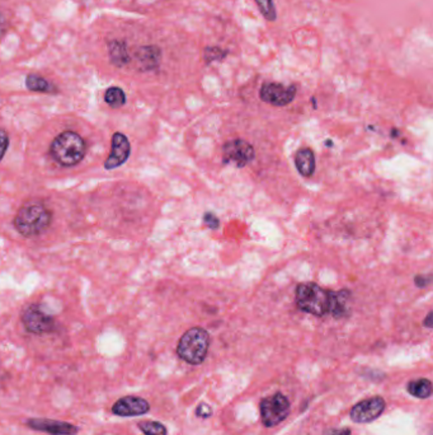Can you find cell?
I'll list each match as a JSON object with an SVG mask.
<instances>
[{
    "label": "cell",
    "instance_id": "obj_1",
    "mask_svg": "<svg viewBox=\"0 0 433 435\" xmlns=\"http://www.w3.org/2000/svg\"><path fill=\"white\" fill-rule=\"evenodd\" d=\"M52 220L51 211L40 203L22 206L14 218V227L23 237H35L45 232Z\"/></svg>",
    "mask_w": 433,
    "mask_h": 435
},
{
    "label": "cell",
    "instance_id": "obj_2",
    "mask_svg": "<svg viewBox=\"0 0 433 435\" xmlns=\"http://www.w3.org/2000/svg\"><path fill=\"white\" fill-rule=\"evenodd\" d=\"M85 150V141L74 131H64L57 135L50 147L52 158L64 167H73L83 161Z\"/></svg>",
    "mask_w": 433,
    "mask_h": 435
},
{
    "label": "cell",
    "instance_id": "obj_3",
    "mask_svg": "<svg viewBox=\"0 0 433 435\" xmlns=\"http://www.w3.org/2000/svg\"><path fill=\"white\" fill-rule=\"evenodd\" d=\"M296 303L302 312L318 317L325 316L330 308V292L315 283H302L296 289Z\"/></svg>",
    "mask_w": 433,
    "mask_h": 435
},
{
    "label": "cell",
    "instance_id": "obj_4",
    "mask_svg": "<svg viewBox=\"0 0 433 435\" xmlns=\"http://www.w3.org/2000/svg\"><path fill=\"white\" fill-rule=\"evenodd\" d=\"M209 345L207 331L201 327H193L181 337L177 346V354L189 364H200L206 358Z\"/></svg>",
    "mask_w": 433,
    "mask_h": 435
},
{
    "label": "cell",
    "instance_id": "obj_5",
    "mask_svg": "<svg viewBox=\"0 0 433 435\" xmlns=\"http://www.w3.org/2000/svg\"><path fill=\"white\" fill-rule=\"evenodd\" d=\"M22 323L28 332L35 335L50 334L55 330V318L42 308L40 304H31L22 313Z\"/></svg>",
    "mask_w": 433,
    "mask_h": 435
},
{
    "label": "cell",
    "instance_id": "obj_6",
    "mask_svg": "<svg viewBox=\"0 0 433 435\" xmlns=\"http://www.w3.org/2000/svg\"><path fill=\"white\" fill-rule=\"evenodd\" d=\"M290 411V402L281 393L267 397L260 404V415L265 427H274L286 419Z\"/></svg>",
    "mask_w": 433,
    "mask_h": 435
},
{
    "label": "cell",
    "instance_id": "obj_7",
    "mask_svg": "<svg viewBox=\"0 0 433 435\" xmlns=\"http://www.w3.org/2000/svg\"><path fill=\"white\" fill-rule=\"evenodd\" d=\"M296 85H284L279 83H265L260 87L259 99L265 104L284 107L291 104L296 96Z\"/></svg>",
    "mask_w": 433,
    "mask_h": 435
},
{
    "label": "cell",
    "instance_id": "obj_8",
    "mask_svg": "<svg viewBox=\"0 0 433 435\" xmlns=\"http://www.w3.org/2000/svg\"><path fill=\"white\" fill-rule=\"evenodd\" d=\"M225 162L235 163L237 169H243L254 158V148L242 139L228 141L223 149Z\"/></svg>",
    "mask_w": 433,
    "mask_h": 435
},
{
    "label": "cell",
    "instance_id": "obj_9",
    "mask_svg": "<svg viewBox=\"0 0 433 435\" xmlns=\"http://www.w3.org/2000/svg\"><path fill=\"white\" fill-rule=\"evenodd\" d=\"M385 401L381 397H372L358 402L352 407L349 416L355 422H370L377 419L384 411Z\"/></svg>",
    "mask_w": 433,
    "mask_h": 435
},
{
    "label": "cell",
    "instance_id": "obj_10",
    "mask_svg": "<svg viewBox=\"0 0 433 435\" xmlns=\"http://www.w3.org/2000/svg\"><path fill=\"white\" fill-rule=\"evenodd\" d=\"M130 153H131V147L125 134H113L111 153L105 162V169H115L122 166L129 159Z\"/></svg>",
    "mask_w": 433,
    "mask_h": 435
},
{
    "label": "cell",
    "instance_id": "obj_11",
    "mask_svg": "<svg viewBox=\"0 0 433 435\" xmlns=\"http://www.w3.org/2000/svg\"><path fill=\"white\" fill-rule=\"evenodd\" d=\"M27 425L34 430L43 432L50 435H77L78 428L69 422L50 420V419H29Z\"/></svg>",
    "mask_w": 433,
    "mask_h": 435
},
{
    "label": "cell",
    "instance_id": "obj_12",
    "mask_svg": "<svg viewBox=\"0 0 433 435\" xmlns=\"http://www.w3.org/2000/svg\"><path fill=\"white\" fill-rule=\"evenodd\" d=\"M150 406L147 404V401L135 396H127L124 399H119L113 407H112V413L124 418H130V416H139L149 413Z\"/></svg>",
    "mask_w": 433,
    "mask_h": 435
},
{
    "label": "cell",
    "instance_id": "obj_13",
    "mask_svg": "<svg viewBox=\"0 0 433 435\" xmlns=\"http://www.w3.org/2000/svg\"><path fill=\"white\" fill-rule=\"evenodd\" d=\"M136 59L142 71H154L161 64V49L156 46H142L138 50Z\"/></svg>",
    "mask_w": 433,
    "mask_h": 435
},
{
    "label": "cell",
    "instance_id": "obj_14",
    "mask_svg": "<svg viewBox=\"0 0 433 435\" xmlns=\"http://www.w3.org/2000/svg\"><path fill=\"white\" fill-rule=\"evenodd\" d=\"M295 164L299 173L304 177H311L314 175L315 157L311 149L304 148L295 155Z\"/></svg>",
    "mask_w": 433,
    "mask_h": 435
},
{
    "label": "cell",
    "instance_id": "obj_15",
    "mask_svg": "<svg viewBox=\"0 0 433 435\" xmlns=\"http://www.w3.org/2000/svg\"><path fill=\"white\" fill-rule=\"evenodd\" d=\"M108 52H110L112 64H115L119 68L125 66L126 64L130 63V55L127 51V46L122 41H119V40L111 41L108 45Z\"/></svg>",
    "mask_w": 433,
    "mask_h": 435
},
{
    "label": "cell",
    "instance_id": "obj_16",
    "mask_svg": "<svg viewBox=\"0 0 433 435\" xmlns=\"http://www.w3.org/2000/svg\"><path fill=\"white\" fill-rule=\"evenodd\" d=\"M351 293L348 290H341V292H330V308L329 313H333L335 317H342L344 312L347 311V303H348Z\"/></svg>",
    "mask_w": 433,
    "mask_h": 435
},
{
    "label": "cell",
    "instance_id": "obj_17",
    "mask_svg": "<svg viewBox=\"0 0 433 435\" xmlns=\"http://www.w3.org/2000/svg\"><path fill=\"white\" fill-rule=\"evenodd\" d=\"M26 85L28 90L32 92H40V93H52L54 85H50L45 78L40 77L37 74H29L26 79Z\"/></svg>",
    "mask_w": 433,
    "mask_h": 435
},
{
    "label": "cell",
    "instance_id": "obj_18",
    "mask_svg": "<svg viewBox=\"0 0 433 435\" xmlns=\"http://www.w3.org/2000/svg\"><path fill=\"white\" fill-rule=\"evenodd\" d=\"M408 391L418 399H427L432 393V383L428 379H418L409 383Z\"/></svg>",
    "mask_w": 433,
    "mask_h": 435
},
{
    "label": "cell",
    "instance_id": "obj_19",
    "mask_svg": "<svg viewBox=\"0 0 433 435\" xmlns=\"http://www.w3.org/2000/svg\"><path fill=\"white\" fill-rule=\"evenodd\" d=\"M105 101L112 108H119L126 104L125 92L119 87H111L105 91Z\"/></svg>",
    "mask_w": 433,
    "mask_h": 435
},
{
    "label": "cell",
    "instance_id": "obj_20",
    "mask_svg": "<svg viewBox=\"0 0 433 435\" xmlns=\"http://www.w3.org/2000/svg\"><path fill=\"white\" fill-rule=\"evenodd\" d=\"M139 428L145 435H167V429L158 421H141Z\"/></svg>",
    "mask_w": 433,
    "mask_h": 435
},
{
    "label": "cell",
    "instance_id": "obj_21",
    "mask_svg": "<svg viewBox=\"0 0 433 435\" xmlns=\"http://www.w3.org/2000/svg\"><path fill=\"white\" fill-rule=\"evenodd\" d=\"M258 6L259 12L265 17L267 21L274 22L277 18V12L273 0H254Z\"/></svg>",
    "mask_w": 433,
    "mask_h": 435
},
{
    "label": "cell",
    "instance_id": "obj_22",
    "mask_svg": "<svg viewBox=\"0 0 433 435\" xmlns=\"http://www.w3.org/2000/svg\"><path fill=\"white\" fill-rule=\"evenodd\" d=\"M228 55H229V51H228V50L221 49V48H219V46H209V48L205 49L203 57H205L206 64L210 65V64H212L214 62H220V60H223V59H225Z\"/></svg>",
    "mask_w": 433,
    "mask_h": 435
},
{
    "label": "cell",
    "instance_id": "obj_23",
    "mask_svg": "<svg viewBox=\"0 0 433 435\" xmlns=\"http://www.w3.org/2000/svg\"><path fill=\"white\" fill-rule=\"evenodd\" d=\"M8 147H9V136L4 130L0 129V161L4 158Z\"/></svg>",
    "mask_w": 433,
    "mask_h": 435
},
{
    "label": "cell",
    "instance_id": "obj_24",
    "mask_svg": "<svg viewBox=\"0 0 433 435\" xmlns=\"http://www.w3.org/2000/svg\"><path fill=\"white\" fill-rule=\"evenodd\" d=\"M212 414V411H211V408H210L207 405H205V404H201L198 408H197V415H200V416H203V418H210Z\"/></svg>",
    "mask_w": 433,
    "mask_h": 435
},
{
    "label": "cell",
    "instance_id": "obj_25",
    "mask_svg": "<svg viewBox=\"0 0 433 435\" xmlns=\"http://www.w3.org/2000/svg\"><path fill=\"white\" fill-rule=\"evenodd\" d=\"M6 31H7V22H6V18L3 17V15H0V37H3Z\"/></svg>",
    "mask_w": 433,
    "mask_h": 435
},
{
    "label": "cell",
    "instance_id": "obj_26",
    "mask_svg": "<svg viewBox=\"0 0 433 435\" xmlns=\"http://www.w3.org/2000/svg\"><path fill=\"white\" fill-rule=\"evenodd\" d=\"M327 435H349V430L348 429H346V430H332Z\"/></svg>",
    "mask_w": 433,
    "mask_h": 435
},
{
    "label": "cell",
    "instance_id": "obj_27",
    "mask_svg": "<svg viewBox=\"0 0 433 435\" xmlns=\"http://www.w3.org/2000/svg\"><path fill=\"white\" fill-rule=\"evenodd\" d=\"M431 317H432V313H428V316H427L426 318V323H425V326H427L428 329L432 327V325H431Z\"/></svg>",
    "mask_w": 433,
    "mask_h": 435
}]
</instances>
